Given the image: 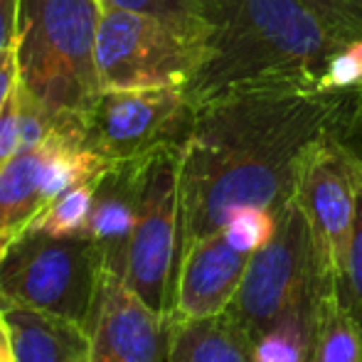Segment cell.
Instances as JSON below:
<instances>
[{
  "instance_id": "obj_14",
  "label": "cell",
  "mask_w": 362,
  "mask_h": 362,
  "mask_svg": "<svg viewBox=\"0 0 362 362\" xmlns=\"http://www.w3.org/2000/svg\"><path fill=\"white\" fill-rule=\"evenodd\" d=\"M18 362H72L89 355V330L62 315L0 298Z\"/></svg>"
},
{
  "instance_id": "obj_15",
  "label": "cell",
  "mask_w": 362,
  "mask_h": 362,
  "mask_svg": "<svg viewBox=\"0 0 362 362\" xmlns=\"http://www.w3.org/2000/svg\"><path fill=\"white\" fill-rule=\"evenodd\" d=\"M165 362H254V335L227 310L170 323Z\"/></svg>"
},
{
  "instance_id": "obj_22",
  "label": "cell",
  "mask_w": 362,
  "mask_h": 362,
  "mask_svg": "<svg viewBox=\"0 0 362 362\" xmlns=\"http://www.w3.org/2000/svg\"><path fill=\"white\" fill-rule=\"evenodd\" d=\"M318 10L340 35L360 37L362 35V3L360 0H303Z\"/></svg>"
},
{
  "instance_id": "obj_8",
  "label": "cell",
  "mask_w": 362,
  "mask_h": 362,
  "mask_svg": "<svg viewBox=\"0 0 362 362\" xmlns=\"http://www.w3.org/2000/svg\"><path fill=\"white\" fill-rule=\"evenodd\" d=\"M111 163L84 148L81 114H62L37 148L20 151L0 173V234L20 237L62 192L94 180Z\"/></svg>"
},
{
  "instance_id": "obj_12",
  "label": "cell",
  "mask_w": 362,
  "mask_h": 362,
  "mask_svg": "<svg viewBox=\"0 0 362 362\" xmlns=\"http://www.w3.org/2000/svg\"><path fill=\"white\" fill-rule=\"evenodd\" d=\"M252 252L232 242L224 229L205 234L177 259L168 320H192L224 313L239 291Z\"/></svg>"
},
{
  "instance_id": "obj_13",
  "label": "cell",
  "mask_w": 362,
  "mask_h": 362,
  "mask_svg": "<svg viewBox=\"0 0 362 362\" xmlns=\"http://www.w3.org/2000/svg\"><path fill=\"white\" fill-rule=\"evenodd\" d=\"M153 156L139 160L111 163L99 175L94 187V202L86 219L84 237L104 252L106 274H119L126 244L136 227L144 202L148 168Z\"/></svg>"
},
{
  "instance_id": "obj_2",
  "label": "cell",
  "mask_w": 362,
  "mask_h": 362,
  "mask_svg": "<svg viewBox=\"0 0 362 362\" xmlns=\"http://www.w3.org/2000/svg\"><path fill=\"white\" fill-rule=\"evenodd\" d=\"M205 59L185 86L192 106L257 86L318 89L333 49L345 42L303 0H202Z\"/></svg>"
},
{
  "instance_id": "obj_4",
  "label": "cell",
  "mask_w": 362,
  "mask_h": 362,
  "mask_svg": "<svg viewBox=\"0 0 362 362\" xmlns=\"http://www.w3.org/2000/svg\"><path fill=\"white\" fill-rule=\"evenodd\" d=\"M106 279L104 252L86 237L30 229L0 262V298L62 315L89 330Z\"/></svg>"
},
{
  "instance_id": "obj_25",
  "label": "cell",
  "mask_w": 362,
  "mask_h": 362,
  "mask_svg": "<svg viewBox=\"0 0 362 362\" xmlns=\"http://www.w3.org/2000/svg\"><path fill=\"white\" fill-rule=\"evenodd\" d=\"M18 45H10L3 54H0V114L5 109V101L10 99L15 84H18Z\"/></svg>"
},
{
  "instance_id": "obj_23",
  "label": "cell",
  "mask_w": 362,
  "mask_h": 362,
  "mask_svg": "<svg viewBox=\"0 0 362 362\" xmlns=\"http://www.w3.org/2000/svg\"><path fill=\"white\" fill-rule=\"evenodd\" d=\"M333 136L348 151V156L362 165V86L350 91L348 106H345Z\"/></svg>"
},
{
  "instance_id": "obj_11",
  "label": "cell",
  "mask_w": 362,
  "mask_h": 362,
  "mask_svg": "<svg viewBox=\"0 0 362 362\" xmlns=\"http://www.w3.org/2000/svg\"><path fill=\"white\" fill-rule=\"evenodd\" d=\"M170 320L106 274L89 325V362H165Z\"/></svg>"
},
{
  "instance_id": "obj_16",
  "label": "cell",
  "mask_w": 362,
  "mask_h": 362,
  "mask_svg": "<svg viewBox=\"0 0 362 362\" xmlns=\"http://www.w3.org/2000/svg\"><path fill=\"white\" fill-rule=\"evenodd\" d=\"M310 362H362V313L343 281L323 293Z\"/></svg>"
},
{
  "instance_id": "obj_5",
  "label": "cell",
  "mask_w": 362,
  "mask_h": 362,
  "mask_svg": "<svg viewBox=\"0 0 362 362\" xmlns=\"http://www.w3.org/2000/svg\"><path fill=\"white\" fill-rule=\"evenodd\" d=\"M94 59L99 91L187 86L205 59V37L101 0Z\"/></svg>"
},
{
  "instance_id": "obj_27",
  "label": "cell",
  "mask_w": 362,
  "mask_h": 362,
  "mask_svg": "<svg viewBox=\"0 0 362 362\" xmlns=\"http://www.w3.org/2000/svg\"><path fill=\"white\" fill-rule=\"evenodd\" d=\"M0 362H18L13 335H10V325H8V320H5L3 308H0Z\"/></svg>"
},
{
  "instance_id": "obj_17",
  "label": "cell",
  "mask_w": 362,
  "mask_h": 362,
  "mask_svg": "<svg viewBox=\"0 0 362 362\" xmlns=\"http://www.w3.org/2000/svg\"><path fill=\"white\" fill-rule=\"evenodd\" d=\"M323 293L303 298L269 323L254 338V362H310Z\"/></svg>"
},
{
  "instance_id": "obj_1",
  "label": "cell",
  "mask_w": 362,
  "mask_h": 362,
  "mask_svg": "<svg viewBox=\"0 0 362 362\" xmlns=\"http://www.w3.org/2000/svg\"><path fill=\"white\" fill-rule=\"evenodd\" d=\"M348 99L350 91L257 86L195 106L180 151V254L239 210L279 215L308 148L333 134Z\"/></svg>"
},
{
  "instance_id": "obj_26",
  "label": "cell",
  "mask_w": 362,
  "mask_h": 362,
  "mask_svg": "<svg viewBox=\"0 0 362 362\" xmlns=\"http://www.w3.org/2000/svg\"><path fill=\"white\" fill-rule=\"evenodd\" d=\"M18 15H20V0H0V54L15 42Z\"/></svg>"
},
{
  "instance_id": "obj_9",
  "label": "cell",
  "mask_w": 362,
  "mask_h": 362,
  "mask_svg": "<svg viewBox=\"0 0 362 362\" xmlns=\"http://www.w3.org/2000/svg\"><path fill=\"white\" fill-rule=\"evenodd\" d=\"M180 151L165 148L153 156L139 219L116 274L163 315H170L180 254Z\"/></svg>"
},
{
  "instance_id": "obj_7",
  "label": "cell",
  "mask_w": 362,
  "mask_h": 362,
  "mask_svg": "<svg viewBox=\"0 0 362 362\" xmlns=\"http://www.w3.org/2000/svg\"><path fill=\"white\" fill-rule=\"evenodd\" d=\"M195 106L185 86L101 89L84 119V148L106 163H126L182 148Z\"/></svg>"
},
{
  "instance_id": "obj_19",
  "label": "cell",
  "mask_w": 362,
  "mask_h": 362,
  "mask_svg": "<svg viewBox=\"0 0 362 362\" xmlns=\"http://www.w3.org/2000/svg\"><path fill=\"white\" fill-rule=\"evenodd\" d=\"M106 3L156 15V18L185 30V33L197 35V37L207 35V25L202 18V0H106Z\"/></svg>"
},
{
  "instance_id": "obj_21",
  "label": "cell",
  "mask_w": 362,
  "mask_h": 362,
  "mask_svg": "<svg viewBox=\"0 0 362 362\" xmlns=\"http://www.w3.org/2000/svg\"><path fill=\"white\" fill-rule=\"evenodd\" d=\"M20 151H23V106H20V86L15 84L0 114V173Z\"/></svg>"
},
{
  "instance_id": "obj_24",
  "label": "cell",
  "mask_w": 362,
  "mask_h": 362,
  "mask_svg": "<svg viewBox=\"0 0 362 362\" xmlns=\"http://www.w3.org/2000/svg\"><path fill=\"white\" fill-rule=\"evenodd\" d=\"M358 168V212H355V232H353V247H350V264H348V276H345V288L358 303L362 313V165L355 163Z\"/></svg>"
},
{
  "instance_id": "obj_18",
  "label": "cell",
  "mask_w": 362,
  "mask_h": 362,
  "mask_svg": "<svg viewBox=\"0 0 362 362\" xmlns=\"http://www.w3.org/2000/svg\"><path fill=\"white\" fill-rule=\"evenodd\" d=\"M96 180L99 177L84 180L79 185L69 187L67 192H62L42 215L35 219V224L30 229L54 234V237H84L86 219H89L91 202H94Z\"/></svg>"
},
{
  "instance_id": "obj_28",
  "label": "cell",
  "mask_w": 362,
  "mask_h": 362,
  "mask_svg": "<svg viewBox=\"0 0 362 362\" xmlns=\"http://www.w3.org/2000/svg\"><path fill=\"white\" fill-rule=\"evenodd\" d=\"M72 362H89V355H86V358H79V360H72Z\"/></svg>"
},
{
  "instance_id": "obj_3",
  "label": "cell",
  "mask_w": 362,
  "mask_h": 362,
  "mask_svg": "<svg viewBox=\"0 0 362 362\" xmlns=\"http://www.w3.org/2000/svg\"><path fill=\"white\" fill-rule=\"evenodd\" d=\"M99 18L101 0H20V84L49 114H84L99 94Z\"/></svg>"
},
{
  "instance_id": "obj_20",
  "label": "cell",
  "mask_w": 362,
  "mask_h": 362,
  "mask_svg": "<svg viewBox=\"0 0 362 362\" xmlns=\"http://www.w3.org/2000/svg\"><path fill=\"white\" fill-rule=\"evenodd\" d=\"M362 86V35L340 42L325 64L320 91H353Z\"/></svg>"
},
{
  "instance_id": "obj_10",
  "label": "cell",
  "mask_w": 362,
  "mask_h": 362,
  "mask_svg": "<svg viewBox=\"0 0 362 362\" xmlns=\"http://www.w3.org/2000/svg\"><path fill=\"white\" fill-rule=\"evenodd\" d=\"M293 200L313 232L325 272L345 281L358 212V168L333 134L308 148Z\"/></svg>"
},
{
  "instance_id": "obj_6",
  "label": "cell",
  "mask_w": 362,
  "mask_h": 362,
  "mask_svg": "<svg viewBox=\"0 0 362 362\" xmlns=\"http://www.w3.org/2000/svg\"><path fill=\"white\" fill-rule=\"evenodd\" d=\"M333 279L315 247L313 232L298 202H286L276 215L272 237L252 254L227 313L257 338L269 323L303 298L323 293Z\"/></svg>"
}]
</instances>
